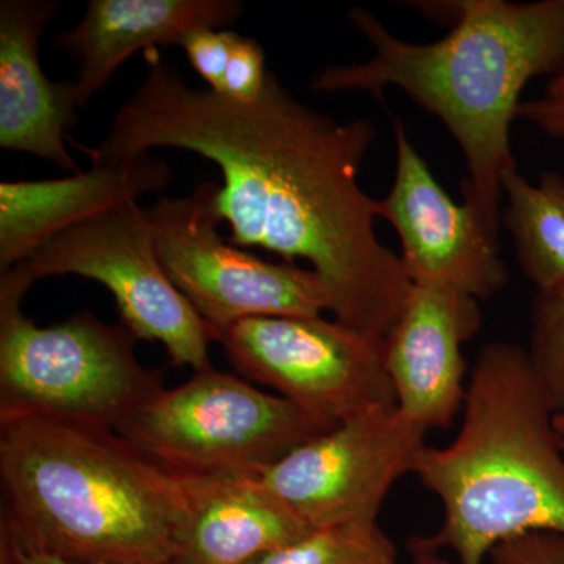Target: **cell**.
Segmentation results:
<instances>
[{
	"instance_id": "cell-15",
	"label": "cell",
	"mask_w": 564,
	"mask_h": 564,
	"mask_svg": "<svg viewBox=\"0 0 564 564\" xmlns=\"http://www.w3.org/2000/svg\"><path fill=\"white\" fill-rule=\"evenodd\" d=\"M180 564H251L313 532L261 475L180 474Z\"/></svg>"
},
{
	"instance_id": "cell-11",
	"label": "cell",
	"mask_w": 564,
	"mask_h": 564,
	"mask_svg": "<svg viewBox=\"0 0 564 564\" xmlns=\"http://www.w3.org/2000/svg\"><path fill=\"white\" fill-rule=\"evenodd\" d=\"M392 128L395 176L377 212L399 236L404 272L413 284L447 285L475 300L497 295L510 281L499 240L474 209L444 192L399 118Z\"/></svg>"
},
{
	"instance_id": "cell-3",
	"label": "cell",
	"mask_w": 564,
	"mask_h": 564,
	"mask_svg": "<svg viewBox=\"0 0 564 564\" xmlns=\"http://www.w3.org/2000/svg\"><path fill=\"white\" fill-rule=\"evenodd\" d=\"M0 538L21 554L77 564L176 562L180 474L101 426L0 422Z\"/></svg>"
},
{
	"instance_id": "cell-26",
	"label": "cell",
	"mask_w": 564,
	"mask_h": 564,
	"mask_svg": "<svg viewBox=\"0 0 564 564\" xmlns=\"http://www.w3.org/2000/svg\"><path fill=\"white\" fill-rule=\"evenodd\" d=\"M544 99L564 102V69L549 82L547 88H545Z\"/></svg>"
},
{
	"instance_id": "cell-8",
	"label": "cell",
	"mask_w": 564,
	"mask_h": 564,
	"mask_svg": "<svg viewBox=\"0 0 564 564\" xmlns=\"http://www.w3.org/2000/svg\"><path fill=\"white\" fill-rule=\"evenodd\" d=\"M218 192L220 184L207 181L147 209L162 269L210 326L215 343L248 318L314 317L328 311V293L314 270L262 261L223 239Z\"/></svg>"
},
{
	"instance_id": "cell-1",
	"label": "cell",
	"mask_w": 564,
	"mask_h": 564,
	"mask_svg": "<svg viewBox=\"0 0 564 564\" xmlns=\"http://www.w3.org/2000/svg\"><path fill=\"white\" fill-rule=\"evenodd\" d=\"M375 135L362 118L337 121L311 109L272 70L261 96L240 104L192 88L173 66L151 61L106 139L87 152L91 163H117L176 148L214 162L229 242L310 262L334 318L384 339L413 281L378 239V199L359 184Z\"/></svg>"
},
{
	"instance_id": "cell-17",
	"label": "cell",
	"mask_w": 564,
	"mask_h": 564,
	"mask_svg": "<svg viewBox=\"0 0 564 564\" xmlns=\"http://www.w3.org/2000/svg\"><path fill=\"white\" fill-rule=\"evenodd\" d=\"M502 185L503 221L513 236L522 273L538 293L564 288V176L545 172L532 184L514 166Z\"/></svg>"
},
{
	"instance_id": "cell-14",
	"label": "cell",
	"mask_w": 564,
	"mask_h": 564,
	"mask_svg": "<svg viewBox=\"0 0 564 564\" xmlns=\"http://www.w3.org/2000/svg\"><path fill=\"white\" fill-rule=\"evenodd\" d=\"M172 169L150 152L128 162L91 163L87 172L0 184V273L41 243L118 204L172 184Z\"/></svg>"
},
{
	"instance_id": "cell-18",
	"label": "cell",
	"mask_w": 564,
	"mask_h": 564,
	"mask_svg": "<svg viewBox=\"0 0 564 564\" xmlns=\"http://www.w3.org/2000/svg\"><path fill=\"white\" fill-rule=\"evenodd\" d=\"M251 564H397L391 538L372 524L326 527Z\"/></svg>"
},
{
	"instance_id": "cell-19",
	"label": "cell",
	"mask_w": 564,
	"mask_h": 564,
	"mask_svg": "<svg viewBox=\"0 0 564 564\" xmlns=\"http://www.w3.org/2000/svg\"><path fill=\"white\" fill-rule=\"evenodd\" d=\"M530 359L556 411L564 408V288L538 293L532 306Z\"/></svg>"
},
{
	"instance_id": "cell-25",
	"label": "cell",
	"mask_w": 564,
	"mask_h": 564,
	"mask_svg": "<svg viewBox=\"0 0 564 564\" xmlns=\"http://www.w3.org/2000/svg\"><path fill=\"white\" fill-rule=\"evenodd\" d=\"M0 543L6 545L10 552L11 564H77V563H68L63 562V560L52 558V556L46 555H36V554H21V552L13 551L10 547V544L7 543L6 540L0 538ZM163 564H180L176 562L173 563H163Z\"/></svg>"
},
{
	"instance_id": "cell-13",
	"label": "cell",
	"mask_w": 564,
	"mask_h": 564,
	"mask_svg": "<svg viewBox=\"0 0 564 564\" xmlns=\"http://www.w3.org/2000/svg\"><path fill=\"white\" fill-rule=\"evenodd\" d=\"M61 13L54 0L0 2V148L77 173L65 132L80 109L76 80L52 82L40 65V40Z\"/></svg>"
},
{
	"instance_id": "cell-4",
	"label": "cell",
	"mask_w": 564,
	"mask_h": 564,
	"mask_svg": "<svg viewBox=\"0 0 564 564\" xmlns=\"http://www.w3.org/2000/svg\"><path fill=\"white\" fill-rule=\"evenodd\" d=\"M462 430L445 447L423 448L414 475L443 505L429 547L458 564H481L492 549L527 533L564 538V458L555 410L529 351L491 343L478 352Z\"/></svg>"
},
{
	"instance_id": "cell-7",
	"label": "cell",
	"mask_w": 564,
	"mask_h": 564,
	"mask_svg": "<svg viewBox=\"0 0 564 564\" xmlns=\"http://www.w3.org/2000/svg\"><path fill=\"white\" fill-rule=\"evenodd\" d=\"M63 274L102 284L133 336L161 343L174 366L195 372L212 367L215 334L166 276L150 218L139 203L118 204L55 234L0 273V306H21L36 281Z\"/></svg>"
},
{
	"instance_id": "cell-9",
	"label": "cell",
	"mask_w": 564,
	"mask_h": 564,
	"mask_svg": "<svg viewBox=\"0 0 564 564\" xmlns=\"http://www.w3.org/2000/svg\"><path fill=\"white\" fill-rule=\"evenodd\" d=\"M248 380L332 423L397 404L384 339L314 317H258L218 340Z\"/></svg>"
},
{
	"instance_id": "cell-21",
	"label": "cell",
	"mask_w": 564,
	"mask_h": 564,
	"mask_svg": "<svg viewBox=\"0 0 564 564\" xmlns=\"http://www.w3.org/2000/svg\"><path fill=\"white\" fill-rule=\"evenodd\" d=\"M237 33L221 29L202 28L188 32L181 41L192 68L209 84V90L220 95L226 66Z\"/></svg>"
},
{
	"instance_id": "cell-6",
	"label": "cell",
	"mask_w": 564,
	"mask_h": 564,
	"mask_svg": "<svg viewBox=\"0 0 564 564\" xmlns=\"http://www.w3.org/2000/svg\"><path fill=\"white\" fill-rule=\"evenodd\" d=\"M336 425L209 367L163 388L117 433L177 474L262 475Z\"/></svg>"
},
{
	"instance_id": "cell-24",
	"label": "cell",
	"mask_w": 564,
	"mask_h": 564,
	"mask_svg": "<svg viewBox=\"0 0 564 564\" xmlns=\"http://www.w3.org/2000/svg\"><path fill=\"white\" fill-rule=\"evenodd\" d=\"M410 549L411 554H413V562L410 564H455L444 558L436 549L423 544L419 538H413L410 541Z\"/></svg>"
},
{
	"instance_id": "cell-2",
	"label": "cell",
	"mask_w": 564,
	"mask_h": 564,
	"mask_svg": "<svg viewBox=\"0 0 564 564\" xmlns=\"http://www.w3.org/2000/svg\"><path fill=\"white\" fill-rule=\"evenodd\" d=\"M444 9L452 31L433 43H410L355 7L350 21L372 44V57L326 68L311 88L367 91L381 101L386 88H399L434 115L466 159L464 204L499 240L503 176L516 166L511 124L525 85L564 69V0H459Z\"/></svg>"
},
{
	"instance_id": "cell-12",
	"label": "cell",
	"mask_w": 564,
	"mask_h": 564,
	"mask_svg": "<svg viewBox=\"0 0 564 564\" xmlns=\"http://www.w3.org/2000/svg\"><path fill=\"white\" fill-rule=\"evenodd\" d=\"M481 325L478 300L441 284H413L384 337V362L397 406L426 430L447 429L464 406L463 344Z\"/></svg>"
},
{
	"instance_id": "cell-16",
	"label": "cell",
	"mask_w": 564,
	"mask_h": 564,
	"mask_svg": "<svg viewBox=\"0 0 564 564\" xmlns=\"http://www.w3.org/2000/svg\"><path fill=\"white\" fill-rule=\"evenodd\" d=\"M243 13L237 0H91L79 24L58 33L54 44L79 62L80 109L109 84L139 51L181 46L195 29H221Z\"/></svg>"
},
{
	"instance_id": "cell-23",
	"label": "cell",
	"mask_w": 564,
	"mask_h": 564,
	"mask_svg": "<svg viewBox=\"0 0 564 564\" xmlns=\"http://www.w3.org/2000/svg\"><path fill=\"white\" fill-rule=\"evenodd\" d=\"M518 118L533 122L549 137L564 139V102L538 99V101L521 102Z\"/></svg>"
},
{
	"instance_id": "cell-20",
	"label": "cell",
	"mask_w": 564,
	"mask_h": 564,
	"mask_svg": "<svg viewBox=\"0 0 564 564\" xmlns=\"http://www.w3.org/2000/svg\"><path fill=\"white\" fill-rule=\"evenodd\" d=\"M269 73L261 44L237 33L220 95L234 102H254L265 87Z\"/></svg>"
},
{
	"instance_id": "cell-5",
	"label": "cell",
	"mask_w": 564,
	"mask_h": 564,
	"mask_svg": "<svg viewBox=\"0 0 564 564\" xmlns=\"http://www.w3.org/2000/svg\"><path fill=\"white\" fill-rule=\"evenodd\" d=\"M137 340L124 323L88 311L41 328L21 306H0V422L57 419L117 432L165 388L137 358Z\"/></svg>"
},
{
	"instance_id": "cell-27",
	"label": "cell",
	"mask_w": 564,
	"mask_h": 564,
	"mask_svg": "<svg viewBox=\"0 0 564 564\" xmlns=\"http://www.w3.org/2000/svg\"><path fill=\"white\" fill-rule=\"evenodd\" d=\"M554 430L556 441H558L560 448H562L564 454V408L562 411H556L554 414Z\"/></svg>"
},
{
	"instance_id": "cell-10",
	"label": "cell",
	"mask_w": 564,
	"mask_h": 564,
	"mask_svg": "<svg viewBox=\"0 0 564 564\" xmlns=\"http://www.w3.org/2000/svg\"><path fill=\"white\" fill-rule=\"evenodd\" d=\"M429 430L397 404L337 423L261 475L313 530L372 524L393 484L413 474Z\"/></svg>"
},
{
	"instance_id": "cell-22",
	"label": "cell",
	"mask_w": 564,
	"mask_h": 564,
	"mask_svg": "<svg viewBox=\"0 0 564 564\" xmlns=\"http://www.w3.org/2000/svg\"><path fill=\"white\" fill-rule=\"evenodd\" d=\"M492 564H564V538L527 533L505 541L489 554Z\"/></svg>"
}]
</instances>
